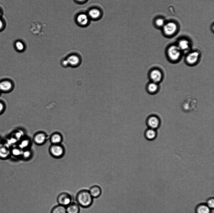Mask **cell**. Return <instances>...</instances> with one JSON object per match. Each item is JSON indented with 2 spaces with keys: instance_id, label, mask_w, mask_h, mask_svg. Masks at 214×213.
Segmentation results:
<instances>
[{
  "instance_id": "obj_15",
  "label": "cell",
  "mask_w": 214,
  "mask_h": 213,
  "mask_svg": "<svg viewBox=\"0 0 214 213\" xmlns=\"http://www.w3.org/2000/svg\"><path fill=\"white\" fill-rule=\"evenodd\" d=\"M214 209H211L205 203H200L195 208L196 213H211Z\"/></svg>"
},
{
  "instance_id": "obj_5",
  "label": "cell",
  "mask_w": 214,
  "mask_h": 213,
  "mask_svg": "<svg viewBox=\"0 0 214 213\" xmlns=\"http://www.w3.org/2000/svg\"><path fill=\"white\" fill-rule=\"evenodd\" d=\"M164 35L167 37H171L175 35L178 29V26L174 21L165 22L162 28Z\"/></svg>"
},
{
  "instance_id": "obj_12",
  "label": "cell",
  "mask_w": 214,
  "mask_h": 213,
  "mask_svg": "<svg viewBox=\"0 0 214 213\" xmlns=\"http://www.w3.org/2000/svg\"><path fill=\"white\" fill-rule=\"evenodd\" d=\"M76 20L79 24L86 26L88 25L91 20L87 13H82L77 16Z\"/></svg>"
},
{
  "instance_id": "obj_28",
  "label": "cell",
  "mask_w": 214,
  "mask_h": 213,
  "mask_svg": "<svg viewBox=\"0 0 214 213\" xmlns=\"http://www.w3.org/2000/svg\"><path fill=\"white\" fill-rule=\"evenodd\" d=\"M29 144L28 141L27 140L23 141L19 145L20 148H23L26 147Z\"/></svg>"
},
{
  "instance_id": "obj_7",
  "label": "cell",
  "mask_w": 214,
  "mask_h": 213,
  "mask_svg": "<svg viewBox=\"0 0 214 213\" xmlns=\"http://www.w3.org/2000/svg\"><path fill=\"white\" fill-rule=\"evenodd\" d=\"M146 123L148 128L157 130L161 126V120L158 115L152 114L146 118Z\"/></svg>"
},
{
  "instance_id": "obj_2",
  "label": "cell",
  "mask_w": 214,
  "mask_h": 213,
  "mask_svg": "<svg viewBox=\"0 0 214 213\" xmlns=\"http://www.w3.org/2000/svg\"><path fill=\"white\" fill-rule=\"evenodd\" d=\"M165 53L168 60L174 63L179 62L183 54L176 44L169 45L166 49Z\"/></svg>"
},
{
  "instance_id": "obj_4",
  "label": "cell",
  "mask_w": 214,
  "mask_h": 213,
  "mask_svg": "<svg viewBox=\"0 0 214 213\" xmlns=\"http://www.w3.org/2000/svg\"><path fill=\"white\" fill-rule=\"evenodd\" d=\"M150 81L159 83L164 78V73L159 67H154L151 69L148 73Z\"/></svg>"
},
{
  "instance_id": "obj_30",
  "label": "cell",
  "mask_w": 214,
  "mask_h": 213,
  "mask_svg": "<svg viewBox=\"0 0 214 213\" xmlns=\"http://www.w3.org/2000/svg\"><path fill=\"white\" fill-rule=\"evenodd\" d=\"M14 135H15V138L16 139L20 138L22 136V133L20 131H18L16 132Z\"/></svg>"
},
{
  "instance_id": "obj_10",
  "label": "cell",
  "mask_w": 214,
  "mask_h": 213,
  "mask_svg": "<svg viewBox=\"0 0 214 213\" xmlns=\"http://www.w3.org/2000/svg\"><path fill=\"white\" fill-rule=\"evenodd\" d=\"M87 14L91 20L97 21L101 18L102 12L98 8L93 7L91 8L88 10Z\"/></svg>"
},
{
  "instance_id": "obj_16",
  "label": "cell",
  "mask_w": 214,
  "mask_h": 213,
  "mask_svg": "<svg viewBox=\"0 0 214 213\" xmlns=\"http://www.w3.org/2000/svg\"><path fill=\"white\" fill-rule=\"evenodd\" d=\"M89 191L93 198H97L99 197L102 193L101 188L98 186L94 185L92 186Z\"/></svg>"
},
{
  "instance_id": "obj_11",
  "label": "cell",
  "mask_w": 214,
  "mask_h": 213,
  "mask_svg": "<svg viewBox=\"0 0 214 213\" xmlns=\"http://www.w3.org/2000/svg\"><path fill=\"white\" fill-rule=\"evenodd\" d=\"M147 92L151 94H154L158 93L160 89L159 83L150 81L146 85Z\"/></svg>"
},
{
  "instance_id": "obj_20",
  "label": "cell",
  "mask_w": 214,
  "mask_h": 213,
  "mask_svg": "<svg viewBox=\"0 0 214 213\" xmlns=\"http://www.w3.org/2000/svg\"><path fill=\"white\" fill-rule=\"evenodd\" d=\"M50 151L54 156H59L63 154V150L62 147L60 146L54 145L51 147Z\"/></svg>"
},
{
  "instance_id": "obj_14",
  "label": "cell",
  "mask_w": 214,
  "mask_h": 213,
  "mask_svg": "<svg viewBox=\"0 0 214 213\" xmlns=\"http://www.w3.org/2000/svg\"><path fill=\"white\" fill-rule=\"evenodd\" d=\"M11 154L10 147L5 144L0 146V158L5 159L8 158Z\"/></svg>"
},
{
  "instance_id": "obj_8",
  "label": "cell",
  "mask_w": 214,
  "mask_h": 213,
  "mask_svg": "<svg viewBox=\"0 0 214 213\" xmlns=\"http://www.w3.org/2000/svg\"><path fill=\"white\" fill-rule=\"evenodd\" d=\"M57 201L59 205L66 207L72 202V197L69 193L63 192L58 195Z\"/></svg>"
},
{
  "instance_id": "obj_37",
  "label": "cell",
  "mask_w": 214,
  "mask_h": 213,
  "mask_svg": "<svg viewBox=\"0 0 214 213\" xmlns=\"http://www.w3.org/2000/svg\"></svg>"
},
{
  "instance_id": "obj_13",
  "label": "cell",
  "mask_w": 214,
  "mask_h": 213,
  "mask_svg": "<svg viewBox=\"0 0 214 213\" xmlns=\"http://www.w3.org/2000/svg\"><path fill=\"white\" fill-rule=\"evenodd\" d=\"M157 130L148 128L144 132V136L148 140L152 141L155 140L157 137Z\"/></svg>"
},
{
  "instance_id": "obj_1",
  "label": "cell",
  "mask_w": 214,
  "mask_h": 213,
  "mask_svg": "<svg viewBox=\"0 0 214 213\" xmlns=\"http://www.w3.org/2000/svg\"><path fill=\"white\" fill-rule=\"evenodd\" d=\"M93 198L89 191L86 189L79 191L76 197L77 203L80 206L84 208L89 207L92 205Z\"/></svg>"
},
{
  "instance_id": "obj_24",
  "label": "cell",
  "mask_w": 214,
  "mask_h": 213,
  "mask_svg": "<svg viewBox=\"0 0 214 213\" xmlns=\"http://www.w3.org/2000/svg\"><path fill=\"white\" fill-rule=\"evenodd\" d=\"M205 203L211 209H214V197H211L207 199Z\"/></svg>"
},
{
  "instance_id": "obj_32",
  "label": "cell",
  "mask_w": 214,
  "mask_h": 213,
  "mask_svg": "<svg viewBox=\"0 0 214 213\" xmlns=\"http://www.w3.org/2000/svg\"><path fill=\"white\" fill-rule=\"evenodd\" d=\"M3 27V23L2 20L0 19V30Z\"/></svg>"
},
{
  "instance_id": "obj_33",
  "label": "cell",
  "mask_w": 214,
  "mask_h": 213,
  "mask_svg": "<svg viewBox=\"0 0 214 213\" xmlns=\"http://www.w3.org/2000/svg\"><path fill=\"white\" fill-rule=\"evenodd\" d=\"M77 2H86L87 0H76Z\"/></svg>"
},
{
  "instance_id": "obj_34",
  "label": "cell",
  "mask_w": 214,
  "mask_h": 213,
  "mask_svg": "<svg viewBox=\"0 0 214 213\" xmlns=\"http://www.w3.org/2000/svg\"><path fill=\"white\" fill-rule=\"evenodd\" d=\"M2 144V140L1 137H0V146H1Z\"/></svg>"
},
{
  "instance_id": "obj_21",
  "label": "cell",
  "mask_w": 214,
  "mask_h": 213,
  "mask_svg": "<svg viewBox=\"0 0 214 213\" xmlns=\"http://www.w3.org/2000/svg\"><path fill=\"white\" fill-rule=\"evenodd\" d=\"M50 213H67V212L66 207L58 204L52 208Z\"/></svg>"
},
{
  "instance_id": "obj_3",
  "label": "cell",
  "mask_w": 214,
  "mask_h": 213,
  "mask_svg": "<svg viewBox=\"0 0 214 213\" xmlns=\"http://www.w3.org/2000/svg\"><path fill=\"white\" fill-rule=\"evenodd\" d=\"M200 51L197 49L191 50L186 54L185 62L191 66L197 65L200 62L201 55Z\"/></svg>"
},
{
  "instance_id": "obj_17",
  "label": "cell",
  "mask_w": 214,
  "mask_h": 213,
  "mask_svg": "<svg viewBox=\"0 0 214 213\" xmlns=\"http://www.w3.org/2000/svg\"><path fill=\"white\" fill-rule=\"evenodd\" d=\"M68 64L74 66H77L80 64L81 62L80 57L78 55L73 54L70 56L67 60Z\"/></svg>"
},
{
  "instance_id": "obj_26",
  "label": "cell",
  "mask_w": 214,
  "mask_h": 213,
  "mask_svg": "<svg viewBox=\"0 0 214 213\" xmlns=\"http://www.w3.org/2000/svg\"><path fill=\"white\" fill-rule=\"evenodd\" d=\"M15 47L16 49L19 51H23L24 47L23 43L20 41H18L15 43Z\"/></svg>"
},
{
  "instance_id": "obj_6",
  "label": "cell",
  "mask_w": 214,
  "mask_h": 213,
  "mask_svg": "<svg viewBox=\"0 0 214 213\" xmlns=\"http://www.w3.org/2000/svg\"><path fill=\"white\" fill-rule=\"evenodd\" d=\"M197 105V100L194 98L189 97L186 98L182 102L181 107L184 112H189L196 110Z\"/></svg>"
},
{
  "instance_id": "obj_22",
  "label": "cell",
  "mask_w": 214,
  "mask_h": 213,
  "mask_svg": "<svg viewBox=\"0 0 214 213\" xmlns=\"http://www.w3.org/2000/svg\"><path fill=\"white\" fill-rule=\"evenodd\" d=\"M46 138L45 135L42 133L37 134L35 136L34 140L35 142L38 144H41L43 143Z\"/></svg>"
},
{
  "instance_id": "obj_29",
  "label": "cell",
  "mask_w": 214,
  "mask_h": 213,
  "mask_svg": "<svg viewBox=\"0 0 214 213\" xmlns=\"http://www.w3.org/2000/svg\"><path fill=\"white\" fill-rule=\"evenodd\" d=\"M5 109V106L1 102H0V114H2Z\"/></svg>"
},
{
  "instance_id": "obj_31",
  "label": "cell",
  "mask_w": 214,
  "mask_h": 213,
  "mask_svg": "<svg viewBox=\"0 0 214 213\" xmlns=\"http://www.w3.org/2000/svg\"><path fill=\"white\" fill-rule=\"evenodd\" d=\"M30 153L29 151H26L23 153V155L25 157H28L30 156Z\"/></svg>"
},
{
  "instance_id": "obj_18",
  "label": "cell",
  "mask_w": 214,
  "mask_h": 213,
  "mask_svg": "<svg viewBox=\"0 0 214 213\" xmlns=\"http://www.w3.org/2000/svg\"><path fill=\"white\" fill-rule=\"evenodd\" d=\"M67 213H79L80 211L79 205L75 202H72L66 207Z\"/></svg>"
},
{
  "instance_id": "obj_27",
  "label": "cell",
  "mask_w": 214,
  "mask_h": 213,
  "mask_svg": "<svg viewBox=\"0 0 214 213\" xmlns=\"http://www.w3.org/2000/svg\"><path fill=\"white\" fill-rule=\"evenodd\" d=\"M21 153L20 150L16 148H13L11 150V154H12L13 156H19L21 154Z\"/></svg>"
},
{
  "instance_id": "obj_19",
  "label": "cell",
  "mask_w": 214,
  "mask_h": 213,
  "mask_svg": "<svg viewBox=\"0 0 214 213\" xmlns=\"http://www.w3.org/2000/svg\"><path fill=\"white\" fill-rule=\"evenodd\" d=\"M12 84L9 81L4 80L0 82V91L7 92L11 90L12 88Z\"/></svg>"
},
{
  "instance_id": "obj_35",
  "label": "cell",
  "mask_w": 214,
  "mask_h": 213,
  "mask_svg": "<svg viewBox=\"0 0 214 213\" xmlns=\"http://www.w3.org/2000/svg\"><path fill=\"white\" fill-rule=\"evenodd\" d=\"M189 180H188V181H189ZM182 184H181V185H182ZM172 191H173V190H172ZM170 192H171V191H170Z\"/></svg>"
},
{
  "instance_id": "obj_9",
  "label": "cell",
  "mask_w": 214,
  "mask_h": 213,
  "mask_svg": "<svg viewBox=\"0 0 214 213\" xmlns=\"http://www.w3.org/2000/svg\"><path fill=\"white\" fill-rule=\"evenodd\" d=\"M176 44L183 54H186L191 50V43L186 38H182L180 39Z\"/></svg>"
},
{
  "instance_id": "obj_23",
  "label": "cell",
  "mask_w": 214,
  "mask_h": 213,
  "mask_svg": "<svg viewBox=\"0 0 214 213\" xmlns=\"http://www.w3.org/2000/svg\"><path fill=\"white\" fill-rule=\"evenodd\" d=\"M165 22V21L164 18L161 17H159L157 18L155 20L154 23L157 27L162 28Z\"/></svg>"
},
{
  "instance_id": "obj_36",
  "label": "cell",
  "mask_w": 214,
  "mask_h": 213,
  "mask_svg": "<svg viewBox=\"0 0 214 213\" xmlns=\"http://www.w3.org/2000/svg\"><path fill=\"white\" fill-rule=\"evenodd\" d=\"M0 15H1V12H0Z\"/></svg>"
},
{
  "instance_id": "obj_25",
  "label": "cell",
  "mask_w": 214,
  "mask_h": 213,
  "mask_svg": "<svg viewBox=\"0 0 214 213\" xmlns=\"http://www.w3.org/2000/svg\"><path fill=\"white\" fill-rule=\"evenodd\" d=\"M61 138L60 135L58 134H55L52 136L51 140L53 143H57L61 141Z\"/></svg>"
}]
</instances>
